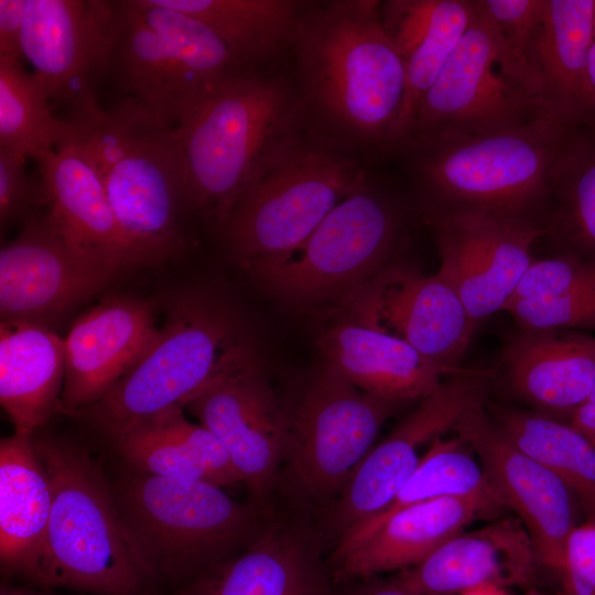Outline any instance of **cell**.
I'll return each mask as SVG.
<instances>
[{
	"label": "cell",
	"mask_w": 595,
	"mask_h": 595,
	"mask_svg": "<svg viewBox=\"0 0 595 595\" xmlns=\"http://www.w3.org/2000/svg\"><path fill=\"white\" fill-rule=\"evenodd\" d=\"M380 1L335 0L309 9L292 43L310 128L349 151L391 148L405 95V60Z\"/></svg>",
	"instance_id": "cell-1"
},
{
	"label": "cell",
	"mask_w": 595,
	"mask_h": 595,
	"mask_svg": "<svg viewBox=\"0 0 595 595\" xmlns=\"http://www.w3.org/2000/svg\"><path fill=\"white\" fill-rule=\"evenodd\" d=\"M310 128L295 79L249 68L174 128L185 209L217 228L246 191L305 140Z\"/></svg>",
	"instance_id": "cell-2"
},
{
	"label": "cell",
	"mask_w": 595,
	"mask_h": 595,
	"mask_svg": "<svg viewBox=\"0 0 595 595\" xmlns=\"http://www.w3.org/2000/svg\"><path fill=\"white\" fill-rule=\"evenodd\" d=\"M566 129L545 116L489 134L411 137L394 149L430 204L432 219L474 213L544 227L529 213L552 201L553 171Z\"/></svg>",
	"instance_id": "cell-3"
},
{
	"label": "cell",
	"mask_w": 595,
	"mask_h": 595,
	"mask_svg": "<svg viewBox=\"0 0 595 595\" xmlns=\"http://www.w3.org/2000/svg\"><path fill=\"white\" fill-rule=\"evenodd\" d=\"M73 123L133 264H154L182 252L184 178L174 129L128 98Z\"/></svg>",
	"instance_id": "cell-4"
},
{
	"label": "cell",
	"mask_w": 595,
	"mask_h": 595,
	"mask_svg": "<svg viewBox=\"0 0 595 595\" xmlns=\"http://www.w3.org/2000/svg\"><path fill=\"white\" fill-rule=\"evenodd\" d=\"M33 442L51 479L53 502L30 578L95 595H144L152 578L125 530L101 469L72 442L34 433Z\"/></svg>",
	"instance_id": "cell-5"
},
{
	"label": "cell",
	"mask_w": 595,
	"mask_h": 595,
	"mask_svg": "<svg viewBox=\"0 0 595 595\" xmlns=\"http://www.w3.org/2000/svg\"><path fill=\"white\" fill-rule=\"evenodd\" d=\"M258 358L235 315L202 294L181 296L156 340L100 400L82 410L110 440L172 408Z\"/></svg>",
	"instance_id": "cell-6"
},
{
	"label": "cell",
	"mask_w": 595,
	"mask_h": 595,
	"mask_svg": "<svg viewBox=\"0 0 595 595\" xmlns=\"http://www.w3.org/2000/svg\"><path fill=\"white\" fill-rule=\"evenodd\" d=\"M127 467L109 485L125 530L153 584L184 587L234 556L237 545L253 536L251 509L220 486Z\"/></svg>",
	"instance_id": "cell-7"
},
{
	"label": "cell",
	"mask_w": 595,
	"mask_h": 595,
	"mask_svg": "<svg viewBox=\"0 0 595 595\" xmlns=\"http://www.w3.org/2000/svg\"><path fill=\"white\" fill-rule=\"evenodd\" d=\"M246 69L198 19L158 0L116 1L110 72L159 125L177 128Z\"/></svg>",
	"instance_id": "cell-8"
},
{
	"label": "cell",
	"mask_w": 595,
	"mask_h": 595,
	"mask_svg": "<svg viewBox=\"0 0 595 595\" xmlns=\"http://www.w3.org/2000/svg\"><path fill=\"white\" fill-rule=\"evenodd\" d=\"M366 180L353 151L313 133L246 191L220 229L246 269L279 264Z\"/></svg>",
	"instance_id": "cell-9"
},
{
	"label": "cell",
	"mask_w": 595,
	"mask_h": 595,
	"mask_svg": "<svg viewBox=\"0 0 595 595\" xmlns=\"http://www.w3.org/2000/svg\"><path fill=\"white\" fill-rule=\"evenodd\" d=\"M545 116L551 115L530 68L508 47L483 0H474L468 28L421 99L404 139L489 134Z\"/></svg>",
	"instance_id": "cell-10"
},
{
	"label": "cell",
	"mask_w": 595,
	"mask_h": 595,
	"mask_svg": "<svg viewBox=\"0 0 595 595\" xmlns=\"http://www.w3.org/2000/svg\"><path fill=\"white\" fill-rule=\"evenodd\" d=\"M399 403L360 390L323 361L290 418L283 461L293 487L309 498L340 493Z\"/></svg>",
	"instance_id": "cell-11"
},
{
	"label": "cell",
	"mask_w": 595,
	"mask_h": 595,
	"mask_svg": "<svg viewBox=\"0 0 595 595\" xmlns=\"http://www.w3.org/2000/svg\"><path fill=\"white\" fill-rule=\"evenodd\" d=\"M390 204L366 182L324 218L290 259L252 273L298 303L347 295L383 266L397 232Z\"/></svg>",
	"instance_id": "cell-12"
},
{
	"label": "cell",
	"mask_w": 595,
	"mask_h": 595,
	"mask_svg": "<svg viewBox=\"0 0 595 595\" xmlns=\"http://www.w3.org/2000/svg\"><path fill=\"white\" fill-rule=\"evenodd\" d=\"M115 39L116 1L25 0L22 58L69 122L101 110L97 90L110 73Z\"/></svg>",
	"instance_id": "cell-13"
},
{
	"label": "cell",
	"mask_w": 595,
	"mask_h": 595,
	"mask_svg": "<svg viewBox=\"0 0 595 595\" xmlns=\"http://www.w3.org/2000/svg\"><path fill=\"white\" fill-rule=\"evenodd\" d=\"M484 403L469 408L454 431L478 456L504 507L524 526L539 565L559 578L567 539L583 510L560 478L508 440Z\"/></svg>",
	"instance_id": "cell-14"
},
{
	"label": "cell",
	"mask_w": 595,
	"mask_h": 595,
	"mask_svg": "<svg viewBox=\"0 0 595 595\" xmlns=\"http://www.w3.org/2000/svg\"><path fill=\"white\" fill-rule=\"evenodd\" d=\"M491 372L457 370L401 420L353 473L340 491L332 522L344 533L381 512L416 468L421 450L454 430L463 414L485 402Z\"/></svg>",
	"instance_id": "cell-15"
},
{
	"label": "cell",
	"mask_w": 595,
	"mask_h": 595,
	"mask_svg": "<svg viewBox=\"0 0 595 595\" xmlns=\"http://www.w3.org/2000/svg\"><path fill=\"white\" fill-rule=\"evenodd\" d=\"M344 313L393 335L450 376L475 333L462 300L437 271L392 266L345 295Z\"/></svg>",
	"instance_id": "cell-16"
},
{
	"label": "cell",
	"mask_w": 595,
	"mask_h": 595,
	"mask_svg": "<svg viewBox=\"0 0 595 595\" xmlns=\"http://www.w3.org/2000/svg\"><path fill=\"white\" fill-rule=\"evenodd\" d=\"M502 508L493 497H442L358 522L338 537L327 564L332 580L345 583L413 567L470 522Z\"/></svg>",
	"instance_id": "cell-17"
},
{
	"label": "cell",
	"mask_w": 595,
	"mask_h": 595,
	"mask_svg": "<svg viewBox=\"0 0 595 595\" xmlns=\"http://www.w3.org/2000/svg\"><path fill=\"white\" fill-rule=\"evenodd\" d=\"M441 256L439 272L478 326L502 307L532 263L533 242L548 228L474 213L432 219Z\"/></svg>",
	"instance_id": "cell-18"
},
{
	"label": "cell",
	"mask_w": 595,
	"mask_h": 595,
	"mask_svg": "<svg viewBox=\"0 0 595 595\" xmlns=\"http://www.w3.org/2000/svg\"><path fill=\"white\" fill-rule=\"evenodd\" d=\"M117 270L75 250L45 216H31L0 250L1 322L43 323L108 283Z\"/></svg>",
	"instance_id": "cell-19"
},
{
	"label": "cell",
	"mask_w": 595,
	"mask_h": 595,
	"mask_svg": "<svg viewBox=\"0 0 595 595\" xmlns=\"http://www.w3.org/2000/svg\"><path fill=\"white\" fill-rule=\"evenodd\" d=\"M185 409L223 442L250 494L263 497L284 459L290 418L259 361L226 372Z\"/></svg>",
	"instance_id": "cell-20"
},
{
	"label": "cell",
	"mask_w": 595,
	"mask_h": 595,
	"mask_svg": "<svg viewBox=\"0 0 595 595\" xmlns=\"http://www.w3.org/2000/svg\"><path fill=\"white\" fill-rule=\"evenodd\" d=\"M160 334L151 303L108 298L83 313L65 338L61 411L76 413L105 397Z\"/></svg>",
	"instance_id": "cell-21"
},
{
	"label": "cell",
	"mask_w": 595,
	"mask_h": 595,
	"mask_svg": "<svg viewBox=\"0 0 595 595\" xmlns=\"http://www.w3.org/2000/svg\"><path fill=\"white\" fill-rule=\"evenodd\" d=\"M539 567L524 526L507 517L457 533L393 577L421 595H459L479 586H529Z\"/></svg>",
	"instance_id": "cell-22"
},
{
	"label": "cell",
	"mask_w": 595,
	"mask_h": 595,
	"mask_svg": "<svg viewBox=\"0 0 595 595\" xmlns=\"http://www.w3.org/2000/svg\"><path fill=\"white\" fill-rule=\"evenodd\" d=\"M35 161L48 205L46 217L67 244L118 272L134 266L100 177L74 133Z\"/></svg>",
	"instance_id": "cell-23"
},
{
	"label": "cell",
	"mask_w": 595,
	"mask_h": 595,
	"mask_svg": "<svg viewBox=\"0 0 595 595\" xmlns=\"http://www.w3.org/2000/svg\"><path fill=\"white\" fill-rule=\"evenodd\" d=\"M334 582L305 531L273 524L175 595H333Z\"/></svg>",
	"instance_id": "cell-24"
},
{
	"label": "cell",
	"mask_w": 595,
	"mask_h": 595,
	"mask_svg": "<svg viewBox=\"0 0 595 595\" xmlns=\"http://www.w3.org/2000/svg\"><path fill=\"white\" fill-rule=\"evenodd\" d=\"M340 314L320 333L317 345L324 361L360 390L394 402L422 400L448 375L404 340Z\"/></svg>",
	"instance_id": "cell-25"
},
{
	"label": "cell",
	"mask_w": 595,
	"mask_h": 595,
	"mask_svg": "<svg viewBox=\"0 0 595 595\" xmlns=\"http://www.w3.org/2000/svg\"><path fill=\"white\" fill-rule=\"evenodd\" d=\"M511 390L537 412L569 422L595 386V337L520 332L502 351Z\"/></svg>",
	"instance_id": "cell-26"
},
{
	"label": "cell",
	"mask_w": 595,
	"mask_h": 595,
	"mask_svg": "<svg viewBox=\"0 0 595 595\" xmlns=\"http://www.w3.org/2000/svg\"><path fill=\"white\" fill-rule=\"evenodd\" d=\"M595 0H547L528 66L549 113L571 127L595 116L588 84Z\"/></svg>",
	"instance_id": "cell-27"
},
{
	"label": "cell",
	"mask_w": 595,
	"mask_h": 595,
	"mask_svg": "<svg viewBox=\"0 0 595 595\" xmlns=\"http://www.w3.org/2000/svg\"><path fill=\"white\" fill-rule=\"evenodd\" d=\"M111 441L126 465L141 473L220 487L242 483L223 442L190 422L183 408L148 419Z\"/></svg>",
	"instance_id": "cell-28"
},
{
	"label": "cell",
	"mask_w": 595,
	"mask_h": 595,
	"mask_svg": "<svg viewBox=\"0 0 595 595\" xmlns=\"http://www.w3.org/2000/svg\"><path fill=\"white\" fill-rule=\"evenodd\" d=\"M65 339L43 323L0 324V403L14 430L34 433L61 411Z\"/></svg>",
	"instance_id": "cell-29"
},
{
	"label": "cell",
	"mask_w": 595,
	"mask_h": 595,
	"mask_svg": "<svg viewBox=\"0 0 595 595\" xmlns=\"http://www.w3.org/2000/svg\"><path fill=\"white\" fill-rule=\"evenodd\" d=\"M53 502L50 476L33 433L14 430L0 441V559L28 577L41 555Z\"/></svg>",
	"instance_id": "cell-30"
},
{
	"label": "cell",
	"mask_w": 595,
	"mask_h": 595,
	"mask_svg": "<svg viewBox=\"0 0 595 595\" xmlns=\"http://www.w3.org/2000/svg\"><path fill=\"white\" fill-rule=\"evenodd\" d=\"M207 25L247 68L292 45L310 8L295 0H158Z\"/></svg>",
	"instance_id": "cell-31"
},
{
	"label": "cell",
	"mask_w": 595,
	"mask_h": 595,
	"mask_svg": "<svg viewBox=\"0 0 595 595\" xmlns=\"http://www.w3.org/2000/svg\"><path fill=\"white\" fill-rule=\"evenodd\" d=\"M493 420L521 452L550 469L595 521V445L569 422L537 411L496 408Z\"/></svg>",
	"instance_id": "cell-32"
},
{
	"label": "cell",
	"mask_w": 595,
	"mask_h": 595,
	"mask_svg": "<svg viewBox=\"0 0 595 595\" xmlns=\"http://www.w3.org/2000/svg\"><path fill=\"white\" fill-rule=\"evenodd\" d=\"M555 228L572 252L595 259V116L567 127L552 178Z\"/></svg>",
	"instance_id": "cell-33"
},
{
	"label": "cell",
	"mask_w": 595,
	"mask_h": 595,
	"mask_svg": "<svg viewBox=\"0 0 595 595\" xmlns=\"http://www.w3.org/2000/svg\"><path fill=\"white\" fill-rule=\"evenodd\" d=\"M53 109L34 74L20 60L0 56V147L36 160L71 138L75 125Z\"/></svg>",
	"instance_id": "cell-34"
},
{
	"label": "cell",
	"mask_w": 595,
	"mask_h": 595,
	"mask_svg": "<svg viewBox=\"0 0 595 595\" xmlns=\"http://www.w3.org/2000/svg\"><path fill=\"white\" fill-rule=\"evenodd\" d=\"M464 496L499 500L470 445L457 435L450 439L439 436L428 446L416 468L390 504L378 515L431 499Z\"/></svg>",
	"instance_id": "cell-35"
},
{
	"label": "cell",
	"mask_w": 595,
	"mask_h": 595,
	"mask_svg": "<svg viewBox=\"0 0 595 595\" xmlns=\"http://www.w3.org/2000/svg\"><path fill=\"white\" fill-rule=\"evenodd\" d=\"M473 10L474 0H436L428 30L405 58V95L391 149L408 134L421 99L463 37Z\"/></svg>",
	"instance_id": "cell-36"
},
{
	"label": "cell",
	"mask_w": 595,
	"mask_h": 595,
	"mask_svg": "<svg viewBox=\"0 0 595 595\" xmlns=\"http://www.w3.org/2000/svg\"><path fill=\"white\" fill-rule=\"evenodd\" d=\"M502 311L511 314L521 332L595 329V285L555 298L511 300Z\"/></svg>",
	"instance_id": "cell-37"
},
{
	"label": "cell",
	"mask_w": 595,
	"mask_h": 595,
	"mask_svg": "<svg viewBox=\"0 0 595 595\" xmlns=\"http://www.w3.org/2000/svg\"><path fill=\"white\" fill-rule=\"evenodd\" d=\"M595 285V259L574 252L533 260L508 300L555 298Z\"/></svg>",
	"instance_id": "cell-38"
},
{
	"label": "cell",
	"mask_w": 595,
	"mask_h": 595,
	"mask_svg": "<svg viewBox=\"0 0 595 595\" xmlns=\"http://www.w3.org/2000/svg\"><path fill=\"white\" fill-rule=\"evenodd\" d=\"M483 2L508 47L528 66V54L541 26L547 0H483Z\"/></svg>",
	"instance_id": "cell-39"
},
{
	"label": "cell",
	"mask_w": 595,
	"mask_h": 595,
	"mask_svg": "<svg viewBox=\"0 0 595 595\" xmlns=\"http://www.w3.org/2000/svg\"><path fill=\"white\" fill-rule=\"evenodd\" d=\"M26 158L0 147V228L3 234L12 224L26 221L29 213L43 194V186L35 183L25 170ZM42 184V183H41Z\"/></svg>",
	"instance_id": "cell-40"
},
{
	"label": "cell",
	"mask_w": 595,
	"mask_h": 595,
	"mask_svg": "<svg viewBox=\"0 0 595 595\" xmlns=\"http://www.w3.org/2000/svg\"><path fill=\"white\" fill-rule=\"evenodd\" d=\"M558 595H595V521L585 519L570 534Z\"/></svg>",
	"instance_id": "cell-41"
},
{
	"label": "cell",
	"mask_w": 595,
	"mask_h": 595,
	"mask_svg": "<svg viewBox=\"0 0 595 595\" xmlns=\"http://www.w3.org/2000/svg\"><path fill=\"white\" fill-rule=\"evenodd\" d=\"M25 0H0V56L22 58Z\"/></svg>",
	"instance_id": "cell-42"
},
{
	"label": "cell",
	"mask_w": 595,
	"mask_h": 595,
	"mask_svg": "<svg viewBox=\"0 0 595 595\" xmlns=\"http://www.w3.org/2000/svg\"><path fill=\"white\" fill-rule=\"evenodd\" d=\"M359 581L346 595H421L399 583L393 576L388 580L374 576Z\"/></svg>",
	"instance_id": "cell-43"
},
{
	"label": "cell",
	"mask_w": 595,
	"mask_h": 595,
	"mask_svg": "<svg viewBox=\"0 0 595 595\" xmlns=\"http://www.w3.org/2000/svg\"><path fill=\"white\" fill-rule=\"evenodd\" d=\"M569 423L595 445V386Z\"/></svg>",
	"instance_id": "cell-44"
},
{
	"label": "cell",
	"mask_w": 595,
	"mask_h": 595,
	"mask_svg": "<svg viewBox=\"0 0 595 595\" xmlns=\"http://www.w3.org/2000/svg\"><path fill=\"white\" fill-rule=\"evenodd\" d=\"M587 84H588L591 104L595 111V25H594L593 42H592L589 54H588Z\"/></svg>",
	"instance_id": "cell-45"
},
{
	"label": "cell",
	"mask_w": 595,
	"mask_h": 595,
	"mask_svg": "<svg viewBox=\"0 0 595 595\" xmlns=\"http://www.w3.org/2000/svg\"><path fill=\"white\" fill-rule=\"evenodd\" d=\"M459 595H509L505 588L496 586H479Z\"/></svg>",
	"instance_id": "cell-46"
},
{
	"label": "cell",
	"mask_w": 595,
	"mask_h": 595,
	"mask_svg": "<svg viewBox=\"0 0 595 595\" xmlns=\"http://www.w3.org/2000/svg\"><path fill=\"white\" fill-rule=\"evenodd\" d=\"M0 595H39L25 588L3 585Z\"/></svg>",
	"instance_id": "cell-47"
},
{
	"label": "cell",
	"mask_w": 595,
	"mask_h": 595,
	"mask_svg": "<svg viewBox=\"0 0 595 595\" xmlns=\"http://www.w3.org/2000/svg\"><path fill=\"white\" fill-rule=\"evenodd\" d=\"M526 595H550V594H545V593H542V592H539V591H534V589H530L527 592ZM558 595V594H555Z\"/></svg>",
	"instance_id": "cell-48"
}]
</instances>
